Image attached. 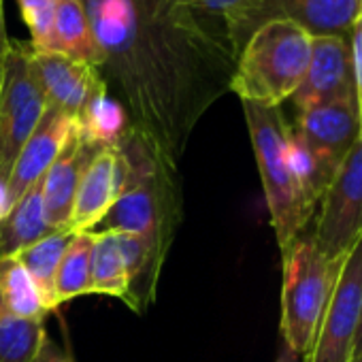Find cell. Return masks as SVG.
Returning <instances> with one entry per match:
<instances>
[{
	"mask_svg": "<svg viewBox=\"0 0 362 362\" xmlns=\"http://www.w3.org/2000/svg\"><path fill=\"white\" fill-rule=\"evenodd\" d=\"M362 307V237L347 252L311 354L305 362H351Z\"/></svg>",
	"mask_w": 362,
	"mask_h": 362,
	"instance_id": "9c48e42d",
	"label": "cell"
},
{
	"mask_svg": "<svg viewBox=\"0 0 362 362\" xmlns=\"http://www.w3.org/2000/svg\"><path fill=\"white\" fill-rule=\"evenodd\" d=\"M362 351V307H360V322H358V328H356V337H354V356H358Z\"/></svg>",
	"mask_w": 362,
	"mask_h": 362,
	"instance_id": "4dcf8cb0",
	"label": "cell"
},
{
	"mask_svg": "<svg viewBox=\"0 0 362 362\" xmlns=\"http://www.w3.org/2000/svg\"><path fill=\"white\" fill-rule=\"evenodd\" d=\"M92 233H75L56 273L54 298L56 307L90 294V277H92Z\"/></svg>",
	"mask_w": 362,
	"mask_h": 362,
	"instance_id": "7402d4cb",
	"label": "cell"
},
{
	"mask_svg": "<svg viewBox=\"0 0 362 362\" xmlns=\"http://www.w3.org/2000/svg\"><path fill=\"white\" fill-rule=\"evenodd\" d=\"M351 362H362V351H360L358 356H354V358H351Z\"/></svg>",
	"mask_w": 362,
	"mask_h": 362,
	"instance_id": "1f68e13d",
	"label": "cell"
},
{
	"mask_svg": "<svg viewBox=\"0 0 362 362\" xmlns=\"http://www.w3.org/2000/svg\"><path fill=\"white\" fill-rule=\"evenodd\" d=\"M356 16L358 0H250L230 22H226L224 30L239 56L252 33L267 22L288 20L305 28L311 37H347Z\"/></svg>",
	"mask_w": 362,
	"mask_h": 362,
	"instance_id": "ba28073f",
	"label": "cell"
},
{
	"mask_svg": "<svg viewBox=\"0 0 362 362\" xmlns=\"http://www.w3.org/2000/svg\"><path fill=\"white\" fill-rule=\"evenodd\" d=\"M347 96H358L349 35L311 37L309 66L298 90L292 96L296 109L303 111L307 107L347 98Z\"/></svg>",
	"mask_w": 362,
	"mask_h": 362,
	"instance_id": "8fae6325",
	"label": "cell"
},
{
	"mask_svg": "<svg viewBox=\"0 0 362 362\" xmlns=\"http://www.w3.org/2000/svg\"><path fill=\"white\" fill-rule=\"evenodd\" d=\"M11 39L7 35V16H5V0H0V88L5 79V66H7V54H9Z\"/></svg>",
	"mask_w": 362,
	"mask_h": 362,
	"instance_id": "83f0119b",
	"label": "cell"
},
{
	"mask_svg": "<svg viewBox=\"0 0 362 362\" xmlns=\"http://www.w3.org/2000/svg\"><path fill=\"white\" fill-rule=\"evenodd\" d=\"M18 5L30 30V45L35 52H41L54 24L58 0H18Z\"/></svg>",
	"mask_w": 362,
	"mask_h": 362,
	"instance_id": "d4e9b609",
	"label": "cell"
},
{
	"mask_svg": "<svg viewBox=\"0 0 362 362\" xmlns=\"http://www.w3.org/2000/svg\"><path fill=\"white\" fill-rule=\"evenodd\" d=\"M92 277L90 294H105L126 303L128 275L115 233H92Z\"/></svg>",
	"mask_w": 362,
	"mask_h": 362,
	"instance_id": "603a6c76",
	"label": "cell"
},
{
	"mask_svg": "<svg viewBox=\"0 0 362 362\" xmlns=\"http://www.w3.org/2000/svg\"><path fill=\"white\" fill-rule=\"evenodd\" d=\"M75 233L71 230H54L52 235L43 237L41 241L28 245L22 250L16 258L22 262V267L33 277L35 286L39 288L45 305L49 311H56V298H54V286H56V273L60 267V260L71 243Z\"/></svg>",
	"mask_w": 362,
	"mask_h": 362,
	"instance_id": "44dd1931",
	"label": "cell"
},
{
	"mask_svg": "<svg viewBox=\"0 0 362 362\" xmlns=\"http://www.w3.org/2000/svg\"><path fill=\"white\" fill-rule=\"evenodd\" d=\"M41 52L60 54L100 69L103 49L94 37L83 0H58L54 24Z\"/></svg>",
	"mask_w": 362,
	"mask_h": 362,
	"instance_id": "e0dca14e",
	"label": "cell"
},
{
	"mask_svg": "<svg viewBox=\"0 0 362 362\" xmlns=\"http://www.w3.org/2000/svg\"><path fill=\"white\" fill-rule=\"evenodd\" d=\"M33 69L47 107H54L75 119L98 94L109 92L100 71L81 60L33 49Z\"/></svg>",
	"mask_w": 362,
	"mask_h": 362,
	"instance_id": "7c38bea8",
	"label": "cell"
},
{
	"mask_svg": "<svg viewBox=\"0 0 362 362\" xmlns=\"http://www.w3.org/2000/svg\"><path fill=\"white\" fill-rule=\"evenodd\" d=\"M49 313V307L22 262L16 256L0 260V320L45 322Z\"/></svg>",
	"mask_w": 362,
	"mask_h": 362,
	"instance_id": "d6986e66",
	"label": "cell"
},
{
	"mask_svg": "<svg viewBox=\"0 0 362 362\" xmlns=\"http://www.w3.org/2000/svg\"><path fill=\"white\" fill-rule=\"evenodd\" d=\"M281 256V337L288 349L305 360L315 345L345 258H326L313 237L305 233L296 237Z\"/></svg>",
	"mask_w": 362,
	"mask_h": 362,
	"instance_id": "5b68a950",
	"label": "cell"
},
{
	"mask_svg": "<svg viewBox=\"0 0 362 362\" xmlns=\"http://www.w3.org/2000/svg\"><path fill=\"white\" fill-rule=\"evenodd\" d=\"M362 115L358 96H347L298 111L294 132L332 179L360 136Z\"/></svg>",
	"mask_w": 362,
	"mask_h": 362,
	"instance_id": "30bf717a",
	"label": "cell"
},
{
	"mask_svg": "<svg viewBox=\"0 0 362 362\" xmlns=\"http://www.w3.org/2000/svg\"><path fill=\"white\" fill-rule=\"evenodd\" d=\"M168 3L190 16L226 26V22H230L250 0H168Z\"/></svg>",
	"mask_w": 362,
	"mask_h": 362,
	"instance_id": "484cf974",
	"label": "cell"
},
{
	"mask_svg": "<svg viewBox=\"0 0 362 362\" xmlns=\"http://www.w3.org/2000/svg\"><path fill=\"white\" fill-rule=\"evenodd\" d=\"M311 237L320 252L330 260L345 258L362 237V126L356 145L337 168L320 201V214Z\"/></svg>",
	"mask_w": 362,
	"mask_h": 362,
	"instance_id": "52a82bcc",
	"label": "cell"
},
{
	"mask_svg": "<svg viewBox=\"0 0 362 362\" xmlns=\"http://www.w3.org/2000/svg\"><path fill=\"white\" fill-rule=\"evenodd\" d=\"M243 113L256 153V164L260 170L267 207L271 214V224L279 243V250L292 245L300 237L315 214L296 181L286 160V141L290 124L286 122L279 107H264L256 103H243Z\"/></svg>",
	"mask_w": 362,
	"mask_h": 362,
	"instance_id": "277c9868",
	"label": "cell"
},
{
	"mask_svg": "<svg viewBox=\"0 0 362 362\" xmlns=\"http://www.w3.org/2000/svg\"><path fill=\"white\" fill-rule=\"evenodd\" d=\"M16 207V201L11 197V190H9V184H7V179H0V222H3L11 209Z\"/></svg>",
	"mask_w": 362,
	"mask_h": 362,
	"instance_id": "f546056e",
	"label": "cell"
},
{
	"mask_svg": "<svg viewBox=\"0 0 362 362\" xmlns=\"http://www.w3.org/2000/svg\"><path fill=\"white\" fill-rule=\"evenodd\" d=\"M349 47H351V64H354V79H356L358 103H360V109H362V13H358L354 24H351Z\"/></svg>",
	"mask_w": 362,
	"mask_h": 362,
	"instance_id": "4316f807",
	"label": "cell"
},
{
	"mask_svg": "<svg viewBox=\"0 0 362 362\" xmlns=\"http://www.w3.org/2000/svg\"><path fill=\"white\" fill-rule=\"evenodd\" d=\"M126 181V158L122 149H98L88 162L66 230L92 233L107 216Z\"/></svg>",
	"mask_w": 362,
	"mask_h": 362,
	"instance_id": "4fadbf2b",
	"label": "cell"
},
{
	"mask_svg": "<svg viewBox=\"0 0 362 362\" xmlns=\"http://www.w3.org/2000/svg\"><path fill=\"white\" fill-rule=\"evenodd\" d=\"M75 128H77L75 117H71L54 107H47L39 126L35 128V132L22 147V151L9 173V179H7L11 197L16 203L37 184V181H41L45 177V173L56 162V158L64 149L66 141L75 132Z\"/></svg>",
	"mask_w": 362,
	"mask_h": 362,
	"instance_id": "5bb4252c",
	"label": "cell"
},
{
	"mask_svg": "<svg viewBox=\"0 0 362 362\" xmlns=\"http://www.w3.org/2000/svg\"><path fill=\"white\" fill-rule=\"evenodd\" d=\"M45 339L47 330L43 320H0V362H35Z\"/></svg>",
	"mask_w": 362,
	"mask_h": 362,
	"instance_id": "cb8c5ba5",
	"label": "cell"
},
{
	"mask_svg": "<svg viewBox=\"0 0 362 362\" xmlns=\"http://www.w3.org/2000/svg\"><path fill=\"white\" fill-rule=\"evenodd\" d=\"M311 58V35L294 22L273 20L245 41L237 56L230 92L241 103L279 107L298 90Z\"/></svg>",
	"mask_w": 362,
	"mask_h": 362,
	"instance_id": "3957f363",
	"label": "cell"
},
{
	"mask_svg": "<svg viewBox=\"0 0 362 362\" xmlns=\"http://www.w3.org/2000/svg\"><path fill=\"white\" fill-rule=\"evenodd\" d=\"M77 132L94 149H117L130 132V119L126 109L103 92L77 117Z\"/></svg>",
	"mask_w": 362,
	"mask_h": 362,
	"instance_id": "ffe728a7",
	"label": "cell"
},
{
	"mask_svg": "<svg viewBox=\"0 0 362 362\" xmlns=\"http://www.w3.org/2000/svg\"><path fill=\"white\" fill-rule=\"evenodd\" d=\"M35 362H73V358H71V354H66L64 349H60V347L47 337V339L43 341V345L39 347Z\"/></svg>",
	"mask_w": 362,
	"mask_h": 362,
	"instance_id": "f1b7e54d",
	"label": "cell"
},
{
	"mask_svg": "<svg viewBox=\"0 0 362 362\" xmlns=\"http://www.w3.org/2000/svg\"><path fill=\"white\" fill-rule=\"evenodd\" d=\"M115 237L128 275L126 305L134 313H143L156 298L160 271L170 247L151 235L115 233Z\"/></svg>",
	"mask_w": 362,
	"mask_h": 362,
	"instance_id": "2e32d148",
	"label": "cell"
},
{
	"mask_svg": "<svg viewBox=\"0 0 362 362\" xmlns=\"http://www.w3.org/2000/svg\"><path fill=\"white\" fill-rule=\"evenodd\" d=\"M103 49L100 75L130 130L177 170L207 109L230 90L237 54L222 24L168 0H83Z\"/></svg>",
	"mask_w": 362,
	"mask_h": 362,
	"instance_id": "6da1fadb",
	"label": "cell"
},
{
	"mask_svg": "<svg viewBox=\"0 0 362 362\" xmlns=\"http://www.w3.org/2000/svg\"><path fill=\"white\" fill-rule=\"evenodd\" d=\"M96 151L98 149L90 147L75 128L60 156L45 173L43 207H45V220L54 230H66L81 175Z\"/></svg>",
	"mask_w": 362,
	"mask_h": 362,
	"instance_id": "9a60e30c",
	"label": "cell"
},
{
	"mask_svg": "<svg viewBox=\"0 0 362 362\" xmlns=\"http://www.w3.org/2000/svg\"><path fill=\"white\" fill-rule=\"evenodd\" d=\"M119 149L126 158L124 188L92 233L151 235L170 247L181 220L177 170L160 162L132 130Z\"/></svg>",
	"mask_w": 362,
	"mask_h": 362,
	"instance_id": "7a4b0ae2",
	"label": "cell"
},
{
	"mask_svg": "<svg viewBox=\"0 0 362 362\" xmlns=\"http://www.w3.org/2000/svg\"><path fill=\"white\" fill-rule=\"evenodd\" d=\"M47 111V100L33 69V45L11 41L0 88V179L9 173Z\"/></svg>",
	"mask_w": 362,
	"mask_h": 362,
	"instance_id": "8992f818",
	"label": "cell"
},
{
	"mask_svg": "<svg viewBox=\"0 0 362 362\" xmlns=\"http://www.w3.org/2000/svg\"><path fill=\"white\" fill-rule=\"evenodd\" d=\"M52 233L54 228L45 220L41 179L16 203L11 214L0 222V260L18 256L22 250Z\"/></svg>",
	"mask_w": 362,
	"mask_h": 362,
	"instance_id": "ac0fdd59",
	"label": "cell"
}]
</instances>
